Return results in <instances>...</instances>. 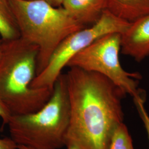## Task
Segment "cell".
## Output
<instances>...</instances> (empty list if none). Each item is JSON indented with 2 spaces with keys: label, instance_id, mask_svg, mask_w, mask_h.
<instances>
[{
  "label": "cell",
  "instance_id": "cell-1",
  "mask_svg": "<svg viewBox=\"0 0 149 149\" xmlns=\"http://www.w3.org/2000/svg\"><path fill=\"white\" fill-rule=\"evenodd\" d=\"M65 74L70 106L65 146L108 149L115 130L124 122L122 100L127 95L96 72L72 67Z\"/></svg>",
  "mask_w": 149,
  "mask_h": 149
},
{
  "label": "cell",
  "instance_id": "cell-2",
  "mask_svg": "<svg viewBox=\"0 0 149 149\" xmlns=\"http://www.w3.org/2000/svg\"><path fill=\"white\" fill-rule=\"evenodd\" d=\"M2 43L0 99L12 116L36 112L49 101L53 91L31 87L37 75L38 48L21 38Z\"/></svg>",
  "mask_w": 149,
  "mask_h": 149
},
{
  "label": "cell",
  "instance_id": "cell-3",
  "mask_svg": "<svg viewBox=\"0 0 149 149\" xmlns=\"http://www.w3.org/2000/svg\"><path fill=\"white\" fill-rule=\"evenodd\" d=\"M11 3L20 38L38 48L37 75L66 38L86 28L62 6L55 7L43 0H12Z\"/></svg>",
  "mask_w": 149,
  "mask_h": 149
},
{
  "label": "cell",
  "instance_id": "cell-4",
  "mask_svg": "<svg viewBox=\"0 0 149 149\" xmlns=\"http://www.w3.org/2000/svg\"><path fill=\"white\" fill-rule=\"evenodd\" d=\"M70 106L65 74L54 86L52 95L36 112L12 116L8 123L10 138L18 145L33 149H60L66 145Z\"/></svg>",
  "mask_w": 149,
  "mask_h": 149
},
{
  "label": "cell",
  "instance_id": "cell-5",
  "mask_svg": "<svg viewBox=\"0 0 149 149\" xmlns=\"http://www.w3.org/2000/svg\"><path fill=\"white\" fill-rule=\"evenodd\" d=\"M121 34L103 36L81 50L70 60L66 68H77L102 74L111 80L134 100L144 97L138 88L141 75L124 69L119 60Z\"/></svg>",
  "mask_w": 149,
  "mask_h": 149
},
{
  "label": "cell",
  "instance_id": "cell-6",
  "mask_svg": "<svg viewBox=\"0 0 149 149\" xmlns=\"http://www.w3.org/2000/svg\"><path fill=\"white\" fill-rule=\"evenodd\" d=\"M129 24V22L105 10L95 24L72 33L64 39L54 52L45 69L36 76L31 87L53 90L54 84L63 70L77 54L103 36L113 33L122 34Z\"/></svg>",
  "mask_w": 149,
  "mask_h": 149
},
{
  "label": "cell",
  "instance_id": "cell-7",
  "mask_svg": "<svg viewBox=\"0 0 149 149\" xmlns=\"http://www.w3.org/2000/svg\"><path fill=\"white\" fill-rule=\"evenodd\" d=\"M123 54L141 61L149 56V14L130 23L121 34Z\"/></svg>",
  "mask_w": 149,
  "mask_h": 149
},
{
  "label": "cell",
  "instance_id": "cell-8",
  "mask_svg": "<svg viewBox=\"0 0 149 149\" xmlns=\"http://www.w3.org/2000/svg\"><path fill=\"white\" fill-rule=\"evenodd\" d=\"M107 0H63L62 7L81 25L87 27L99 20L106 10Z\"/></svg>",
  "mask_w": 149,
  "mask_h": 149
},
{
  "label": "cell",
  "instance_id": "cell-9",
  "mask_svg": "<svg viewBox=\"0 0 149 149\" xmlns=\"http://www.w3.org/2000/svg\"><path fill=\"white\" fill-rule=\"evenodd\" d=\"M106 10L132 23L149 14V0H107Z\"/></svg>",
  "mask_w": 149,
  "mask_h": 149
},
{
  "label": "cell",
  "instance_id": "cell-10",
  "mask_svg": "<svg viewBox=\"0 0 149 149\" xmlns=\"http://www.w3.org/2000/svg\"><path fill=\"white\" fill-rule=\"evenodd\" d=\"M11 1L12 0H0V38L3 42L20 38Z\"/></svg>",
  "mask_w": 149,
  "mask_h": 149
},
{
  "label": "cell",
  "instance_id": "cell-11",
  "mask_svg": "<svg viewBox=\"0 0 149 149\" xmlns=\"http://www.w3.org/2000/svg\"><path fill=\"white\" fill-rule=\"evenodd\" d=\"M108 149H134L132 136L124 122L115 130Z\"/></svg>",
  "mask_w": 149,
  "mask_h": 149
},
{
  "label": "cell",
  "instance_id": "cell-12",
  "mask_svg": "<svg viewBox=\"0 0 149 149\" xmlns=\"http://www.w3.org/2000/svg\"><path fill=\"white\" fill-rule=\"evenodd\" d=\"M134 101L136 107L139 115L144 124L149 141V116L144 106L145 98H141L137 100H134Z\"/></svg>",
  "mask_w": 149,
  "mask_h": 149
},
{
  "label": "cell",
  "instance_id": "cell-13",
  "mask_svg": "<svg viewBox=\"0 0 149 149\" xmlns=\"http://www.w3.org/2000/svg\"><path fill=\"white\" fill-rule=\"evenodd\" d=\"M11 116V113L0 99V117L2 120L3 125H7Z\"/></svg>",
  "mask_w": 149,
  "mask_h": 149
},
{
  "label": "cell",
  "instance_id": "cell-14",
  "mask_svg": "<svg viewBox=\"0 0 149 149\" xmlns=\"http://www.w3.org/2000/svg\"><path fill=\"white\" fill-rule=\"evenodd\" d=\"M0 149H18V145L11 138L0 139Z\"/></svg>",
  "mask_w": 149,
  "mask_h": 149
},
{
  "label": "cell",
  "instance_id": "cell-15",
  "mask_svg": "<svg viewBox=\"0 0 149 149\" xmlns=\"http://www.w3.org/2000/svg\"><path fill=\"white\" fill-rule=\"evenodd\" d=\"M49 5L55 7H60L62 6L63 0H43Z\"/></svg>",
  "mask_w": 149,
  "mask_h": 149
},
{
  "label": "cell",
  "instance_id": "cell-16",
  "mask_svg": "<svg viewBox=\"0 0 149 149\" xmlns=\"http://www.w3.org/2000/svg\"><path fill=\"white\" fill-rule=\"evenodd\" d=\"M67 149H80L77 146L72 144H70L66 146Z\"/></svg>",
  "mask_w": 149,
  "mask_h": 149
},
{
  "label": "cell",
  "instance_id": "cell-17",
  "mask_svg": "<svg viewBox=\"0 0 149 149\" xmlns=\"http://www.w3.org/2000/svg\"><path fill=\"white\" fill-rule=\"evenodd\" d=\"M2 53H3V43H2V41L1 40H0V60L2 55Z\"/></svg>",
  "mask_w": 149,
  "mask_h": 149
},
{
  "label": "cell",
  "instance_id": "cell-18",
  "mask_svg": "<svg viewBox=\"0 0 149 149\" xmlns=\"http://www.w3.org/2000/svg\"><path fill=\"white\" fill-rule=\"evenodd\" d=\"M18 149H33L23 145H18Z\"/></svg>",
  "mask_w": 149,
  "mask_h": 149
},
{
  "label": "cell",
  "instance_id": "cell-19",
  "mask_svg": "<svg viewBox=\"0 0 149 149\" xmlns=\"http://www.w3.org/2000/svg\"><path fill=\"white\" fill-rule=\"evenodd\" d=\"M0 40H1V38H0Z\"/></svg>",
  "mask_w": 149,
  "mask_h": 149
}]
</instances>
